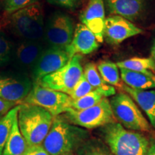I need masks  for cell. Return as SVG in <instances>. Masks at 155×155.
Here are the masks:
<instances>
[{"instance_id": "28", "label": "cell", "mask_w": 155, "mask_h": 155, "mask_svg": "<svg viewBox=\"0 0 155 155\" xmlns=\"http://www.w3.org/2000/svg\"><path fill=\"white\" fill-rule=\"evenodd\" d=\"M95 89L91 86V84L88 82L84 75H82L80 81L77 83L75 88L71 91V92L68 94L73 100H76L81 97L86 96L89 93H91Z\"/></svg>"}, {"instance_id": "4", "label": "cell", "mask_w": 155, "mask_h": 155, "mask_svg": "<svg viewBox=\"0 0 155 155\" xmlns=\"http://www.w3.org/2000/svg\"><path fill=\"white\" fill-rule=\"evenodd\" d=\"M11 25L15 33L23 40L40 42L45 30L42 5L38 2L13 13Z\"/></svg>"}, {"instance_id": "7", "label": "cell", "mask_w": 155, "mask_h": 155, "mask_svg": "<svg viewBox=\"0 0 155 155\" xmlns=\"http://www.w3.org/2000/svg\"><path fill=\"white\" fill-rule=\"evenodd\" d=\"M82 58V55H74L66 65L55 72L43 77L36 84L68 95L80 81L83 73L81 65Z\"/></svg>"}, {"instance_id": "10", "label": "cell", "mask_w": 155, "mask_h": 155, "mask_svg": "<svg viewBox=\"0 0 155 155\" xmlns=\"http://www.w3.org/2000/svg\"><path fill=\"white\" fill-rule=\"evenodd\" d=\"M70 59L71 58L65 49L45 48L31 72L33 85L38 83L43 77L61 69L68 63Z\"/></svg>"}, {"instance_id": "31", "label": "cell", "mask_w": 155, "mask_h": 155, "mask_svg": "<svg viewBox=\"0 0 155 155\" xmlns=\"http://www.w3.org/2000/svg\"><path fill=\"white\" fill-rule=\"evenodd\" d=\"M17 106L15 103L7 101L0 98V119L5 116L12 108Z\"/></svg>"}, {"instance_id": "6", "label": "cell", "mask_w": 155, "mask_h": 155, "mask_svg": "<svg viewBox=\"0 0 155 155\" xmlns=\"http://www.w3.org/2000/svg\"><path fill=\"white\" fill-rule=\"evenodd\" d=\"M65 118L71 124L86 129L102 127L116 121L107 98H104L96 105L84 110L69 108L65 113Z\"/></svg>"}, {"instance_id": "20", "label": "cell", "mask_w": 155, "mask_h": 155, "mask_svg": "<svg viewBox=\"0 0 155 155\" xmlns=\"http://www.w3.org/2000/svg\"><path fill=\"white\" fill-rule=\"evenodd\" d=\"M28 145L19 130L17 117L15 119L12 129L4 148L2 155H22Z\"/></svg>"}, {"instance_id": "30", "label": "cell", "mask_w": 155, "mask_h": 155, "mask_svg": "<svg viewBox=\"0 0 155 155\" xmlns=\"http://www.w3.org/2000/svg\"><path fill=\"white\" fill-rule=\"evenodd\" d=\"M22 155H50L42 144L28 146Z\"/></svg>"}, {"instance_id": "8", "label": "cell", "mask_w": 155, "mask_h": 155, "mask_svg": "<svg viewBox=\"0 0 155 155\" xmlns=\"http://www.w3.org/2000/svg\"><path fill=\"white\" fill-rule=\"evenodd\" d=\"M72 100L71 96L65 93L35 84L22 104L40 106L56 117L71 108Z\"/></svg>"}, {"instance_id": "33", "label": "cell", "mask_w": 155, "mask_h": 155, "mask_svg": "<svg viewBox=\"0 0 155 155\" xmlns=\"http://www.w3.org/2000/svg\"><path fill=\"white\" fill-rule=\"evenodd\" d=\"M151 55H152V58L153 60H154V63H155V40L153 42L152 48H151Z\"/></svg>"}, {"instance_id": "1", "label": "cell", "mask_w": 155, "mask_h": 155, "mask_svg": "<svg viewBox=\"0 0 155 155\" xmlns=\"http://www.w3.org/2000/svg\"><path fill=\"white\" fill-rule=\"evenodd\" d=\"M89 139L90 134L86 129L56 116L42 145L50 155H64L76 152Z\"/></svg>"}, {"instance_id": "3", "label": "cell", "mask_w": 155, "mask_h": 155, "mask_svg": "<svg viewBox=\"0 0 155 155\" xmlns=\"http://www.w3.org/2000/svg\"><path fill=\"white\" fill-rule=\"evenodd\" d=\"M20 132L28 146L42 144L53 124L54 116L40 106L22 104L17 114Z\"/></svg>"}, {"instance_id": "21", "label": "cell", "mask_w": 155, "mask_h": 155, "mask_svg": "<svg viewBox=\"0 0 155 155\" xmlns=\"http://www.w3.org/2000/svg\"><path fill=\"white\" fill-rule=\"evenodd\" d=\"M120 69L143 73H152L155 71V63L152 58H132L116 63Z\"/></svg>"}, {"instance_id": "34", "label": "cell", "mask_w": 155, "mask_h": 155, "mask_svg": "<svg viewBox=\"0 0 155 155\" xmlns=\"http://www.w3.org/2000/svg\"><path fill=\"white\" fill-rule=\"evenodd\" d=\"M64 155H75L73 153H71V154H64Z\"/></svg>"}, {"instance_id": "24", "label": "cell", "mask_w": 155, "mask_h": 155, "mask_svg": "<svg viewBox=\"0 0 155 155\" xmlns=\"http://www.w3.org/2000/svg\"><path fill=\"white\" fill-rule=\"evenodd\" d=\"M76 155H114L104 141L89 139L76 151Z\"/></svg>"}, {"instance_id": "26", "label": "cell", "mask_w": 155, "mask_h": 155, "mask_svg": "<svg viewBox=\"0 0 155 155\" xmlns=\"http://www.w3.org/2000/svg\"><path fill=\"white\" fill-rule=\"evenodd\" d=\"M13 47L7 37L0 31V66L11 61Z\"/></svg>"}, {"instance_id": "12", "label": "cell", "mask_w": 155, "mask_h": 155, "mask_svg": "<svg viewBox=\"0 0 155 155\" xmlns=\"http://www.w3.org/2000/svg\"><path fill=\"white\" fill-rule=\"evenodd\" d=\"M142 32L141 29L122 17L111 15L105 19L104 39L110 45H118L127 39Z\"/></svg>"}, {"instance_id": "22", "label": "cell", "mask_w": 155, "mask_h": 155, "mask_svg": "<svg viewBox=\"0 0 155 155\" xmlns=\"http://www.w3.org/2000/svg\"><path fill=\"white\" fill-rule=\"evenodd\" d=\"M97 69L105 83L112 86H121L120 84L119 67L110 61H103L97 65Z\"/></svg>"}, {"instance_id": "19", "label": "cell", "mask_w": 155, "mask_h": 155, "mask_svg": "<svg viewBox=\"0 0 155 155\" xmlns=\"http://www.w3.org/2000/svg\"><path fill=\"white\" fill-rule=\"evenodd\" d=\"M83 75L91 86L99 92L104 98L114 96L116 94L115 88L107 84L103 80L95 63H87L83 69Z\"/></svg>"}, {"instance_id": "14", "label": "cell", "mask_w": 155, "mask_h": 155, "mask_svg": "<svg viewBox=\"0 0 155 155\" xmlns=\"http://www.w3.org/2000/svg\"><path fill=\"white\" fill-rule=\"evenodd\" d=\"M105 19L104 0H88L86 8L80 15V20L83 25L91 30L99 43L104 42Z\"/></svg>"}, {"instance_id": "16", "label": "cell", "mask_w": 155, "mask_h": 155, "mask_svg": "<svg viewBox=\"0 0 155 155\" xmlns=\"http://www.w3.org/2000/svg\"><path fill=\"white\" fill-rule=\"evenodd\" d=\"M106 10L111 15H117L129 21H136L145 9L144 0H104Z\"/></svg>"}, {"instance_id": "11", "label": "cell", "mask_w": 155, "mask_h": 155, "mask_svg": "<svg viewBox=\"0 0 155 155\" xmlns=\"http://www.w3.org/2000/svg\"><path fill=\"white\" fill-rule=\"evenodd\" d=\"M33 83L25 74H0V98L22 104Z\"/></svg>"}, {"instance_id": "5", "label": "cell", "mask_w": 155, "mask_h": 155, "mask_svg": "<svg viewBox=\"0 0 155 155\" xmlns=\"http://www.w3.org/2000/svg\"><path fill=\"white\" fill-rule=\"evenodd\" d=\"M109 101L114 117L126 129L147 132L152 131L150 123L129 94H116Z\"/></svg>"}, {"instance_id": "25", "label": "cell", "mask_w": 155, "mask_h": 155, "mask_svg": "<svg viewBox=\"0 0 155 155\" xmlns=\"http://www.w3.org/2000/svg\"><path fill=\"white\" fill-rule=\"evenodd\" d=\"M104 98V97L99 92L97 91L96 90H94L78 99L72 100L71 104V108L77 110V111L86 109V108L96 105Z\"/></svg>"}, {"instance_id": "27", "label": "cell", "mask_w": 155, "mask_h": 155, "mask_svg": "<svg viewBox=\"0 0 155 155\" xmlns=\"http://www.w3.org/2000/svg\"><path fill=\"white\" fill-rule=\"evenodd\" d=\"M39 1L40 0H3L4 10L7 14L12 15L20 9L39 2Z\"/></svg>"}, {"instance_id": "23", "label": "cell", "mask_w": 155, "mask_h": 155, "mask_svg": "<svg viewBox=\"0 0 155 155\" xmlns=\"http://www.w3.org/2000/svg\"><path fill=\"white\" fill-rule=\"evenodd\" d=\"M19 105L12 108L8 113L0 119V155H2L4 148L10 134L15 119L17 117Z\"/></svg>"}, {"instance_id": "17", "label": "cell", "mask_w": 155, "mask_h": 155, "mask_svg": "<svg viewBox=\"0 0 155 155\" xmlns=\"http://www.w3.org/2000/svg\"><path fill=\"white\" fill-rule=\"evenodd\" d=\"M123 89L144 111L151 125L155 128V91L138 90L126 85L123 86Z\"/></svg>"}, {"instance_id": "2", "label": "cell", "mask_w": 155, "mask_h": 155, "mask_svg": "<svg viewBox=\"0 0 155 155\" xmlns=\"http://www.w3.org/2000/svg\"><path fill=\"white\" fill-rule=\"evenodd\" d=\"M101 137L114 155H145L150 139L140 132L128 130L119 122L102 127Z\"/></svg>"}, {"instance_id": "13", "label": "cell", "mask_w": 155, "mask_h": 155, "mask_svg": "<svg viewBox=\"0 0 155 155\" xmlns=\"http://www.w3.org/2000/svg\"><path fill=\"white\" fill-rule=\"evenodd\" d=\"M44 49L40 42L22 40L13 47L11 61L17 69L32 72Z\"/></svg>"}, {"instance_id": "29", "label": "cell", "mask_w": 155, "mask_h": 155, "mask_svg": "<svg viewBox=\"0 0 155 155\" xmlns=\"http://www.w3.org/2000/svg\"><path fill=\"white\" fill-rule=\"evenodd\" d=\"M51 5L69 9H75L82 5L83 0H47Z\"/></svg>"}, {"instance_id": "9", "label": "cell", "mask_w": 155, "mask_h": 155, "mask_svg": "<svg viewBox=\"0 0 155 155\" xmlns=\"http://www.w3.org/2000/svg\"><path fill=\"white\" fill-rule=\"evenodd\" d=\"M72 18L61 12H55L45 25V41L48 47L65 49L72 42L75 32Z\"/></svg>"}, {"instance_id": "32", "label": "cell", "mask_w": 155, "mask_h": 155, "mask_svg": "<svg viewBox=\"0 0 155 155\" xmlns=\"http://www.w3.org/2000/svg\"><path fill=\"white\" fill-rule=\"evenodd\" d=\"M145 155H155V139H150V147Z\"/></svg>"}, {"instance_id": "18", "label": "cell", "mask_w": 155, "mask_h": 155, "mask_svg": "<svg viewBox=\"0 0 155 155\" xmlns=\"http://www.w3.org/2000/svg\"><path fill=\"white\" fill-rule=\"evenodd\" d=\"M121 80L124 85L138 90L155 88V75L153 73H143L120 69Z\"/></svg>"}, {"instance_id": "15", "label": "cell", "mask_w": 155, "mask_h": 155, "mask_svg": "<svg viewBox=\"0 0 155 155\" xmlns=\"http://www.w3.org/2000/svg\"><path fill=\"white\" fill-rule=\"evenodd\" d=\"M99 46V42L91 30L80 23L75 27L72 42L65 50L71 58L75 55L91 53L96 51Z\"/></svg>"}]
</instances>
